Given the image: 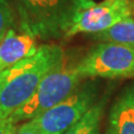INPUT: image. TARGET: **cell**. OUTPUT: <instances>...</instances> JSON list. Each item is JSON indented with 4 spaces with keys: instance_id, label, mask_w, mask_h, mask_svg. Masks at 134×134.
I'll return each instance as SVG.
<instances>
[{
    "instance_id": "6da1fadb",
    "label": "cell",
    "mask_w": 134,
    "mask_h": 134,
    "mask_svg": "<svg viewBox=\"0 0 134 134\" xmlns=\"http://www.w3.org/2000/svg\"><path fill=\"white\" fill-rule=\"evenodd\" d=\"M65 53L58 45H40L34 55L0 73V116L9 117L24 106Z\"/></svg>"
},
{
    "instance_id": "7a4b0ae2",
    "label": "cell",
    "mask_w": 134,
    "mask_h": 134,
    "mask_svg": "<svg viewBox=\"0 0 134 134\" xmlns=\"http://www.w3.org/2000/svg\"><path fill=\"white\" fill-rule=\"evenodd\" d=\"M15 9L18 28L36 39L65 38L83 10L94 0H9Z\"/></svg>"
},
{
    "instance_id": "3957f363",
    "label": "cell",
    "mask_w": 134,
    "mask_h": 134,
    "mask_svg": "<svg viewBox=\"0 0 134 134\" xmlns=\"http://www.w3.org/2000/svg\"><path fill=\"white\" fill-rule=\"evenodd\" d=\"M76 65L77 62L65 54L62 60L45 75L31 98L9 119L17 125L27 122L68 97L83 79Z\"/></svg>"
},
{
    "instance_id": "277c9868",
    "label": "cell",
    "mask_w": 134,
    "mask_h": 134,
    "mask_svg": "<svg viewBox=\"0 0 134 134\" xmlns=\"http://www.w3.org/2000/svg\"><path fill=\"white\" fill-rule=\"evenodd\" d=\"M97 100V86L92 82L79 85L68 97L29 122L43 134H64L78 122Z\"/></svg>"
},
{
    "instance_id": "5b68a950",
    "label": "cell",
    "mask_w": 134,
    "mask_h": 134,
    "mask_svg": "<svg viewBox=\"0 0 134 134\" xmlns=\"http://www.w3.org/2000/svg\"><path fill=\"white\" fill-rule=\"evenodd\" d=\"M76 69L83 79L134 77V47L100 43L77 62Z\"/></svg>"
},
{
    "instance_id": "8992f818",
    "label": "cell",
    "mask_w": 134,
    "mask_h": 134,
    "mask_svg": "<svg viewBox=\"0 0 134 134\" xmlns=\"http://www.w3.org/2000/svg\"><path fill=\"white\" fill-rule=\"evenodd\" d=\"M133 14V3L130 0H103L98 3L95 2L77 16L65 38H72L79 34L96 35L132 17Z\"/></svg>"
},
{
    "instance_id": "52a82bcc",
    "label": "cell",
    "mask_w": 134,
    "mask_h": 134,
    "mask_svg": "<svg viewBox=\"0 0 134 134\" xmlns=\"http://www.w3.org/2000/svg\"><path fill=\"white\" fill-rule=\"evenodd\" d=\"M39 46L37 39L17 27L0 39V73L34 55Z\"/></svg>"
},
{
    "instance_id": "ba28073f",
    "label": "cell",
    "mask_w": 134,
    "mask_h": 134,
    "mask_svg": "<svg viewBox=\"0 0 134 134\" xmlns=\"http://www.w3.org/2000/svg\"><path fill=\"white\" fill-rule=\"evenodd\" d=\"M107 134H134V83L125 87L113 103Z\"/></svg>"
},
{
    "instance_id": "9c48e42d",
    "label": "cell",
    "mask_w": 134,
    "mask_h": 134,
    "mask_svg": "<svg viewBox=\"0 0 134 134\" xmlns=\"http://www.w3.org/2000/svg\"><path fill=\"white\" fill-rule=\"evenodd\" d=\"M107 103V95L102 96L93 104L81 120L64 134H99L104 112Z\"/></svg>"
},
{
    "instance_id": "30bf717a",
    "label": "cell",
    "mask_w": 134,
    "mask_h": 134,
    "mask_svg": "<svg viewBox=\"0 0 134 134\" xmlns=\"http://www.w3.org/2000/svg\"><path fill=\"white\" fill-rule=\"evenodd\" d=\"M92 36L102 43H114L134 47V18H126L106 30Z\"/></svg>"
},
{
    "instance_id": "8fae6325",
    "label": "cell",
    "mask_w": 134,
    "mask_h": 134,
    "mask_svg": "<svg viewBox=\"0 0 134 134\" xmlns=\"http://www.w3.org/2000/svg\"><path fill=\"white\" fill-rule=\"evenodd\" d=\"M18 27L15 9L9 0H0V39L10 30Z\"/></svg>"
},
{
    "instance_id": "7c38bea8",
    "label": "cell",
    "mask_w": 134,
    "mask_h": 134,
    "mask_svg": "<svg viewBox=\"0 0 134 134\" xmlns=\"http://www.w3.org/2000/svg\"><path fill=\"white\" fill-rule=\"evenodd\" d=\"M17 124H15L8 117L0 116V134H14Z\"/></svg>"
},
{
    "instance_id": "4fadbf2b",
    "label": "cell",
    "mask_w": 134,
    "mask_h": 134,
    "mask_svg": "<svg viewBox=\"0 0 134 134\" xmlns=\"http://www.w3.org/2000/svg\"><path fill=\"white\" fill-rule=\"evenodd\" d=\"M14 134H43V133H40L29 122H24V123H20V125H17Z\"/></svg>"
},
{
    "instance_id": "5bb4252c",
    "label": "cell",
    "mask_w": 134,
    "mask_h": 134,
    "mask_svg": "<svg viewBox=\"0 0 134 134\" xmlns=\"http://www.w3.org/2000/svg\"><path fill=\"white\" fill-rule=\"evenodd\" d=\"M133 10H134V3H133Z\"/></svg>"
}]
</instances>
